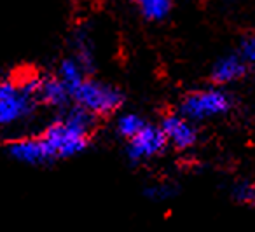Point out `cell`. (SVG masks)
<instances>
[{
  "instance_id": "6da1fadb",
  "label": "cell",
  "mask_w": 255,
  "mask_h": 232,
  "mask_svg": "<svg viewBox=\"0 0 255 232\" xmlns=\"http://www.w3.org/2000/svg\"><path fill=\"white\" fill-rule=\"evenodd\" d=\"M96 117L72 103L42 133L5 143L4 152L26 166H49L88 150Z\"/></svg>"
},
{
  "instance_id": "7a4b0ae2",
  "label": "cell",
  "mask_w": 255,
  "mask_h": 232,
  "mask_svg": "<svg viewBox=\"0 0 255 232\" xmlns=\"http://www.w3.org/2000/svg\"><path fill=\"white\" fill-rule=\"evenodd\" d=\"M39 77L0 79V127H12L35 114Z\"/></svg>"
},
{
  "instance_id": "3957f363",
  "label": "cell",
  "mask_w": 255,
  "mask_h": 232,
  "mask_svg": "<svg viewBox=\"0 0 255 232\" xmlns=\"http://www.w3.org/2000/svg\"><path fill=\"white\" fill-rule=\"evenodd\" d=\"M72 102L98 119V117H109L119 112L124 103V95L117 86L88 75L72 91Z\"/></svg>"
},
{
  "instance_id": "277c9868",
  "label": "cell",
  "mask_w": 255,
  "mask_h": 232,
  "mask_svg": "<svg viewBox=\"0 0 255 232\" xmlns=\"http://www.w3.org/2000/svg\"><path fill=\"white\" fill-rule=\"evenodd\" d=\"M233 107V100L224 89L206 88L199 91H192L180 102L178 112L191 119L192 122L217 119L227 114Z\"/></svg>"
},
{
  "instance_id": "5b68a950",
  "label": "cell",
  "mask_w": 255,
  "mask_h": 232,
  "mask_svg": "<svg viewBox=\"0 0 255 232\" xmlns=\"http://www.w3.org/2000/svg\"><path fill=\"white\" fill-rule=\"evenodd\" d=\"M170 147L166 134L159 124L147 122L135 136L126 140V157L133 164H143L147 161L159 157Z\"/></svg>"
},
{
  "instance_id": "8992f818",
  "label": "cell",
  "mask_w": 255,
  "mask_h": 232,
  "mask_svg": "<svg viewBox=\"0 0 255 232\" xmlns=\"http://www.w3.org/2000/svg\"><path fill=\"white\" fill-rule=\"evenodd\" d=\"M159 126L166 134L168 145L177 150H189L198 143V127L180 112L164 116Z\"/></svg>"
},
{
  "instance_id": "52a82bcc",
  "label": "cell",
  "mask_w": 255,
  "mask_h": 232,
  "mask_svg": "<svg viewBox=\"0 0 255 232\" xmlns=\"http://www.w3.org/2000/svg\"><path fill=\"white\" fill-rule=\"evenodd\" d=\"M39 102L47 109L63 112L72 105V93L56 74L39 77Z\"/></svg>"
},
{
  "instance_id": "ba28073f",
  "label": "cell",
  "mask_w": 255,
  "mask_h": 232,
  "mask_svg": "<svg viewBox=\"0 0 255 232\" xmlns=\"http://www.w3.org/2000/svg\"><path fill=\"white\" fill-rule=\"evenodd\" d=\"M245 74H247V61L243 60V56L229 54L215 61L212 68V81L217 86H226L240 81Z\"/></svg>"
},
{
  "instance_id": "9c48e42d",
  "label": "cell",
  "mask_w": 255,
  "mask_h": 232,
  "mask_svg": "<svg viewBox=\"0 0 255 232\" xmlns=\"http://www.w3.org/2000/svg\"><path fill=\"white\" fill-rule=\"evenodd\" d=\"M72 56L91 74L93 67H95V46H93L91 37L84 30H77L74 33V40H72Z\"/></svg>"
},
{
  "instance_id": "30bf717a",
  "label": "cell",
  "mask_w": 255,
  "mask_h": 232,
  "mask_svg": "<svg viewBox=\"0 0 255 232\" xmlns=\"http://www.w3.org/2000/svg\"><path fill=\"white\" fill-rule=\"evenodd\" d=\"M56 75L65 82V86H67L72 93L86 77H88L89 72L86 70V68L82 67V65L79 63L74 56H67L58 63Z\"/></svg>"
},
{
  "instance_id": "8fae6325",
  "label": "cell",
  "mask_w": 255,
  "mask_h": 232,
  "mask_svg": "<svg viewBox=\"0 0 255 232\" xmlns=\"http://www.w3.org/2000/svg\"><path fill=\"white\" fill-rule=\"evenodd\" d=\"M138 11L147 21H163L168 18L173 7V0H136Z\"/></svg>"
},
{
  "instance_id": "7c38bea8",
  "label": "cell",
  "mask_w": 255,
  "mask_h": 232,
  "mask_svg": "<svg viewBox=\"0 0 255 232\" xmlns=\"http://www.w3.org/2000/svg\"><path fill=\"white\" fill-rule=\"evenodd\" d=\"M145 124H147L145 117H142L140 114L124 112V114H121L116 120V133L119 134L123 140H129V138L135 136L140 129H143Z\"/></svg>"
},
{
  "instance_id": "4fadbf2b",
  "label": "cell",
  "mask_w": 255,
  "mask_h": 232,
  "mask_svg": "<svg viewBox=\"0 0 255 232\" xmlns=\"http://www.w3.org/2000/svg\"><path fill=\"white\" fill-rule=\"evenodd\" d=\"M177 187L170 182H156L152 185L145 187L143 190V196L147 197L152 203H164V201H170L177 196Z\"/></svg>"
},
{
  "instance_id": "5bb4252c",
  "label": "cell",
  "mask_w": 255,
  "mask_h": 232,
  "mask_svg": "<svg viewBox=\"0 0 255 232\" xmlns=\"http://www.w3.org/2000/svg\"><path fill=\"white\" fill-rule=\"evenodd\" d=\"M233 197L241 204H255V185L248 182H240L234 185Z\"/></svg>"
},
{
  "instance_id": "9a60e30c",
  "label": "cell",
  "mask_w": 255,
  "mask_h": 232,
  "mask_svg": "<svg viewBox=\"0 0 255 232\" xmlns=\"http://www.w3.org/2000/svg\"><path fill=\"white\" fill-rule=\"evenodd\" d=\"M241 56L247 63L255 65V35L247 37L241 42Z\"/></svg>"
},
{
  "instance_id": "2e32d148",
  "label": "cell",
  "mask_w": 255,
  "mask_h": 232,
  "mask_svg": "<svg viewBox=\"0 0 255 232\" xmlns=\"http://www.w3.org/2000/svg\"><path fill=\"white\" fill-rule=\"evenodd\" d=\"M0 79H2V77H0Z\"/></svg>"
}]
</instances>
